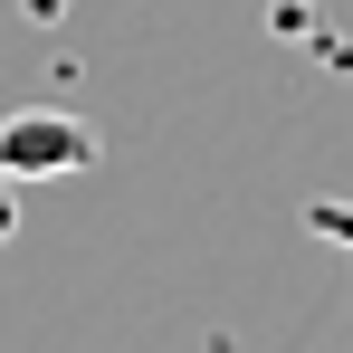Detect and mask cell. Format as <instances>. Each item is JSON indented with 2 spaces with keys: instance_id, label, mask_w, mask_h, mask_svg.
<instances>
[{
  "instance_id": "obj_3",
  "label": "cell",
  "mask_w": 353,
  "mask_h": 353,
  "mask_svg": "<svg viewBox=\"0 0 353 353\" xmlns=\"http://www.w3.org/2000/svg\"><path fill=\"white\" fill-rule=\"evenodd\" d=\"M19 230V181H0V239Z\"/></svg>"
},
{
  "instance_id": "obj_1",
  "label": "cell",
  "mask_w": 353,
  "mask_h": 353,
  "mask_svg": "<svg viewBox=\"0 0 353 353\" xmlns=\"http://www.w3.org/2000/svg\"><path fill=\"white\" fill-rule=\"evenodd\" d=\"M96 163V124L67 105H19L0 124V181H67Z\"/></svg>"
},
{
  "instance_id": "obj_2",
  "label": "cell",
  "mask_w": 353,
  "mask_h": 353,
  "mask_svg": "<svg viewBox=\"0 0 353 353\" xmlns=\"http://www.w3.org/2000/svg\"><path fill=\"white\" fill-rule=\"evenodd\" d=\"M305 220H315V230H325V239L353 258V201H305Z\"/></svg>"
}]
</instances>
